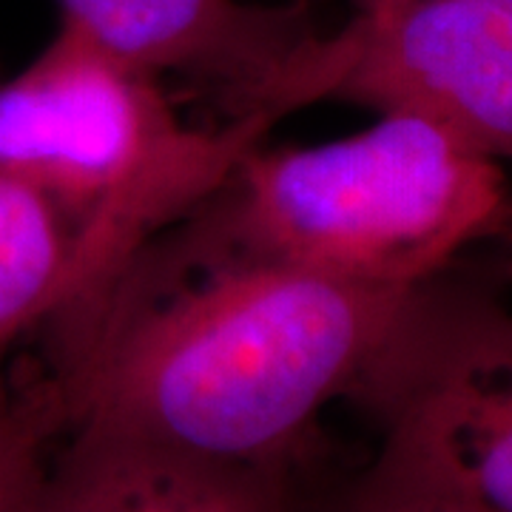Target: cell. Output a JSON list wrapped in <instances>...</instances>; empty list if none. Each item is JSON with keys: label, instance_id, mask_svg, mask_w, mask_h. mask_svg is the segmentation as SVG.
<instances>
[{"label": "cell", "instance_id": "1", "mask_svg": "<svg viewBox=\"0 0 512 512\" xmlns=\"http://www.w3.org/2000/svg\"><path fill=\"white\" fill-rule=\"evenodd\" d=\"M404 296L239 254L183 220L37 330V367L66 427L308 467L322 413L350 402Z\"/></svg>", "mask_w": 512, "mask_h": 512}, {"label": "cell", "instance_id": "2", "mask_svg": "<svg viewBox=\"0 0 512 512\" xmlns=\"http://www.w3.org/2000/svg\"><path fill=\"white\" fill-rule=\"evenodd\" d=\"M185 222L217 245L410 293L512 222L510 183L436 123L384 111L316 146H256Z\"/></svg>", "mask_w": 512, "mask_h": 512}, {"label": "cell", "instance_id": "3", "mask_svg": "<svg viewBox=\"0 0 512 512\" xmlns=\"http://www.w3.org/2000/svg\"><path fill=\"white\" fill-rule=\"evenodd\" d=\"M274 126L256 111L188 126L160 77L60 23L26 69L0 80V171L43 188L80 231V285L63 311L211 200Z\"/></svg>", "mask_w": 512, "mask_h": 512}, {"label": "cell", "instance_id": "4", "mask_svg": "<svg viewBox=\"0 0 512 512\" xmlns=\"http://www.w3.org/2000/svg\"><path fill=\"white\" fill-rule=\"evenodd\" d=\"M322 100L404 111L512 160V0H407L316 35L259 97L282 120Z\"/></svg>", "mask_w": 512, "mask_h": 512}, {"label": "cell", "instance_id": "5", "mask_svg": "<svg viewBox=\"0 0 512 512\" xmlns=\"http://www.w3.org/2000/svg\"><path fill=\"white\" fill-rule=\"evenodd\" d=\"M350 402L495 512H512V311L481 282L404 296Z\"/></svg>", "mask_w": 512, "mask_h": 512}, {"label": "cell", "instance_id": "6", "mask_svg": "<svg viewBox=\"0 0 512 512\" xmlns=\"http://www.w3.org/2000/svg\"><path fill=\"white\" fill-rule=\"evenodd\" d=\"M60 23L154 77L177 74L254 114L268 83L319 29L311 3L245 0H57ZM259 114V111H256Z\"/></svg>", "mask_w": 512, "mask_h": 512}, {"label": "cell", "instance_id": "7", "mask_svg": "<svg viewBox=\"0 0 512 512\" xmlns=\"http://www.w3.org/2000/svg\"><path fill=\"white\" fill-rule=\"evenodd\" d=\"M308 467L222 461L100 427H66L20 512H311Z\"/></svg>", "mask_w": 512, "mask_h": 512}, {"label": "cell", "instance_id": "8", "mask_svg": "<svg viewBox=\"0 0 512 512\" xmlns=\"http://www.w3.org/2000/svg\"><path fill=\"white\" fill-rule=\"evenodd\" d=\"M80 262L72 217L43 188L0 171V396L20 345L74 299Z\"/></svg>", "mask_w": 512, "mask_h": 512}, {"label": "cell", "instance_id": "9", "mask_svg": "<svg viewBox=\"0 0 512 512\" xmlns=\"http://www.w3.org/2000/svg\"><path fill=\"white\" fill-rule=\"evenodd\" d=\"M311 512H495L458 484L382 439L379 453L328 495H316Z\"/></svg>", "mask_w": 512, "mask_h": 512}, {"label": "cell", "instance_id": "10", "mask_svg": "<svg viewBox=\"0 0 512 512\" xmlns=\"http://www.w3.org/2000/svg\"><path fill=\"white\" fill-rule=\"evenodd\" d=\"M66 430L55 382L37 365H15L0 396V512H20L37 473Z\"/></svg>", "mask_w": 512, "mask_h": 512}, {"label": "cell", "instance_id": "11", "mask_svg": "<svg viewBox=\"0 0 512 512\" xmlns=\"http://www.w3.org/2000/svg\"><path fill=\"white\" fill-rule=\"evenodd\" d=\"M353 12H373V9H384V6H396V3H407V0H350Z\"/></svg>", "mask_w": 512, "mask_h": 512}]
</instances>
